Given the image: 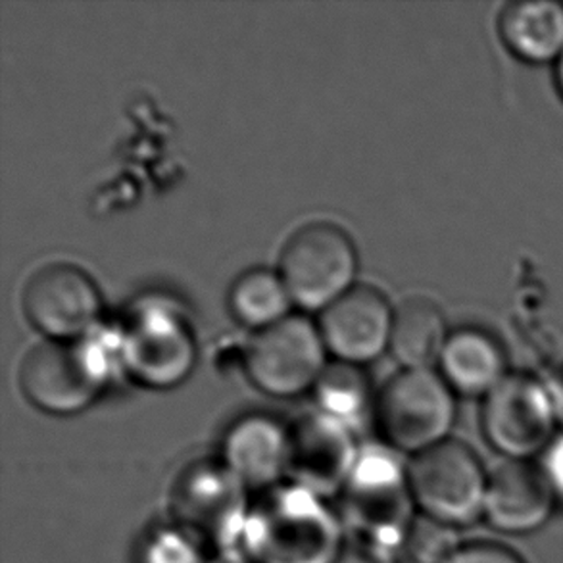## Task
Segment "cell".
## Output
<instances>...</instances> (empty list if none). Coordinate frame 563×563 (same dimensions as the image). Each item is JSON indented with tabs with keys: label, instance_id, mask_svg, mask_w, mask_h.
I'll return each mask as SVG.
<instances>
[{
	"label": "cell",
	"instance_id": "cell-4",
	"mask_svg": "<svg viewBox=\"0 0 563 563\" xmlns=\"http://www.w3.org/2000/svg\"><path fill=\"white\" fill-rule=\"evenodd\" d=\"M123 372L148 388H174L197 364V341L184 306L172 297L146 295L120 325Z\"/></svg>",
	"mask_w": 563,
	"mask_h": 563
},
{
	"label": "cell",
	"instance_id": "cell-7",
	"mask_svg": "<svg viewBox=\"0 0 563 563\" xmlns=\"http://www.w3.org/2000/svg\"><path fill=\"white\" fill-rule=\"evenodd\" d=\"M249 487L221 460H202L185 467L172 493L176 526L200 544L233 549L243 541L252 504Z\"/></svg>",
	"mask_w": 563,
	"mask_h": 563
},
{
	"label": "cell",
	"instance_id": "cell-6",
	"mask_svg": "<svg viewBox=\"0 0 563 563\" xmlns=\"http://www.w3.org/2000/svg\"><path fill=\"white\" fill-rule=\"evenodd\" d=\"M356 246L349 233L331 221L306 223L283 246L279 275L292 305L302 310L323 312L356 287Z\"/></svg>",
	"mask_w": 563,
	"mask_h": 563
},
{
	"label": "cell",
	"instance_id": "cell-13",
	"mask_svg": "<svg viewBox=\"0 0 563 563\" xmlns=\"http://www.w3.org/2000/svg\"><path fill=\"white\" fill-rule=\"evenodd\" d=\"M395 310L379 290L352 287L321 312L320 333L325 349L339 362L364 366L390 349Z\"/></svg>",
	"mask_w": 563,
	"mask_h": 563
},
{
	"label": "cell",
	"instance_id": "cell-15",
	"mask_svg": "<svg viewBox=\"0 0 563 563\" xmlns=\"http://www.w3.org/2000/svg\"><path fill=\"white\" fill-rule=\"evenodd\" d=\"M556 500L539 464L508 460L488 475L485 519L503 533H533L552 518Z\"/></svg>",
	"mask_w": 563,
	"mask_h": 563
},
{
	"label": "cell",
	"instance_id": "cell-19",
	"mask_svg": "<svg viewBox=\"0 0 563 563\" xmlns=\"http://www.w3.org/2000/svg\"><path fill=\"white\" fill-rule=\"evenodd\" d=\"M292 306L279 272L252 267L239 275L229 290V312L244 328L264 331L287 320Z\"/></svg>",
	"mask_w": 563,
	"mask_h": 563
},
{
	"label": "cell",
	"instance_id": "cell-8",
	"mask_svg": "<svg viewBox=\"0 0 563 563\" xmlns=\"http://www.w3.org/2000/svg\"><path fill=\"white\" fill-rule=\"evenodd\" d=\"M416 506L449 526L470 527L485 518L488 475L479 456L464 442H442L408 465Z\"/></svg>",
	"mask_w": 563,
	"mask_h": 563
},
{
	"label": "cell",
	"instance_id": "cell-22",
	"mask_svg": "<svg viewBox=\"0 0 563 563\" xmlns=\"http://www.w3.org/2000/svg\"><path fill=\"white\" fill-rule=\"evenodd\" d=\"M200 556V542L179 527H161L141 544L139 563H206Z\"/></svg>",
	"mask_w": 563,
	"mask_h": 563
},
{
	"label": "cell",
	"instance_id": "cell-18",
	"mask_svg": "<svg viewBox=\"0 0 563 563\" xmlns=\"http://www.w3.org/2000/svg\"><path fill=\"white\" fill-rule=\"evenodd\" d=\"M449 336L439 305L426 297L408 298L395 310L390 352L404 369H433Z\"/></svg>",
	"mask_w": 563,
	"mask_h": 563
},
{
	"label": "cell",
	"instance_id": "cell-11",
	"mask_svg": "<svg viewBox=\"0 0 563 563\" xmlns=\"http://www.w3.org/2000/svg\"><path fill=\"white\" fill-rule=\"evenodd\" d=\"M22 310L46 341H77L99 328L102 297L81 267L53 262L35 269L23 285Z\"/></svg>",
	"mask_w": 563,
	"mask_h": 563
},
{
	"label": "cell",
	"instance_id": "cell-12",
	"mask_svg": "<svg viewBox=\"0 0 563 563\" xmlns=\"http://www.w3.org/2000/svg\"><path fill=\"white\" fill-rule=\"evenodd\" d=\"M358 456L351 426L323 411L306 413L290 426V479L316 495H341Z\"/></svg>",
	"mask_w": 563,
	"mask_h": 563
},
{
	"label": "cell",
	"instance_id": "cell-17",
	"mask_svg": "<svg viewBox=\"0 0 563 563\" xmlns=\"http://www.w3.org/2000/svg\"><path fill=\"white\" fill-rule=\"evenodd\" d=\"M504 46L529 66H556L563 56V2L518 0L498 20Z\"/></svg>",
	"mask_w": 563,
	"mask_h": 563
},
{
	"label": "cell",
	"instance_id": "cell-5",
	"mask_svg": "<svg viewBox=\"0 0 563 563\" xmlns=\"http://www.w3.org/2000/svg\"><path fill=\"white\" fill-rule=\"evenodd\" d=\"M374 413L390 449L418 456L449 441L456 393L434 369H402L375 398Z\"/></svg>",
	"mask_w": 563,
	"mask_h": 563
},
{
	"label": "cell",
	"instance_id": "cell-24",
	"mask_svg": "<svg viewBox=\"0 0 563 563\" xmlns=\"http://www.w3.org/2000/svg\"><path fill=\"white\" fill-rule=\"evenodd\" d=\"M335 563H398L396 562L395 550L385 549L374 542L356 541L344 547L341 556Z\"/></svg>",
	"mask_w": 563,
	"mask_h": 563
},
{
	"label": "cell",
	"instance_id": "cell-27",
	"mask_svg": "<svg viewBox=\"0 0 563 563\" xmlns=\"http://www.w3.org/2000/svg\"><path fill=\"white\" fill-rule=\"evenodd\" d=\"M558 400V408H560V416L563 413V388H562V395L556 396Z\"/></svg>",
	"mask_w": 563,
	"mask_h": 563
},
{
	"label": "cell",
	"instance_id": "cell-21",
	"mask_svg": "<svg viewBox=\"0 0 563 563\" xmlns=\"http://www.w3.org/2000/svg\"><path fill=\"white\" fill-rule=\"evenodd\" d=\"M462 547L460 529L419 514L411 521L404 550L416 563H444Z\"/></svg>",
	"mask_w": 563,
	"mask_h": 563
},
{
	"label": "cell",
	"instance_id": "cell-25",
	"mask_svg": "<svg viewBox=\"0 0 563 563\" xmlns=\"http://www.w3.org/2000/svg\"><path fill=\"white\" fill-rule=\"evenodd\" d=\"M206 563H254L251 558L246 556V552L239 547L233 549L218 550Z\"/></svg>",
	"mask_w": 563,
	"mask_h": 563
},
{
	"label": "cell",
	"instance_id": "cell-26",
	"mask_svg": "<svg viewBox=\"0 0 563 563\" xmlns=\"http://www.w3.org/2000/svg\"><path fill=\"white\" fill-rule=\"evenodd\" d=\"M556 85L558 91H560V95L563 97V56L556 64Z\"/></svg>",
	"mask_w": 563,
	"mask_h": 563
},
{
	"label": "cell",
	"instance_id": "cell-2",
	"mask_svg": "<svg viewBox=\"0 0 563 563\" xmlns=\"http://www.w3.org/2000/svg\"><path fill=\"white\" fill-rule=\"evenodd\" d=\"M115 369H123L120 329L95 328L77 341L35 344L20 362L18 383L38 410L74 416L102 395Z\"/></svg>",
	"mask_w": 563,
	"mask_h": 563
},
{
	"label": "cell",
	"instance_id": "cell-16",
	"mask_svg": "<svg viewBox=\"0 0 563 563\" xmlns=\"http://www.w3.org/2000/svg\"><path fill=\"white\" fill-rule=\"evenodd\" d=\"M439 374L456 395L483 400L511 375L503 344L472 328L450 333L439 360Z\"/></svg>",
	"mask_w": 563,
	"mask_h": 563
},
{
	"label": "cell",
	"instance_id": "cell-20",
	"mask_svg": "<svg viewBox=\"0 0 563 563\" xmlns=\"http://www.w3.org/2000/svg\"><path fill=\"white\" fill-rule=\"evenodd\" d=\"M318 410L352 426L375 408L372 383L362 366L349 362H333L323 369L313 387Z\"/></svg>",
	"mask_w": 563,
	"mask_h": 563
},
{
	"label": "cell",
	"instance_id": "cell-3",
	"mask_svg": "<svg viewBox=\"0 0 563 563\" xmlns=\"http://www.w3.org/2000/svg\"><path fill=\"white\" fill-rule=\"evenodd\" d=\"M343 523L356 539L385 549H404L406 534L416 519V498L410 473L390 446L360 450L351 477L341 490Z\"/></svg>",
	"mask_w": 563,
	"mask_h": 563
},
{
	"label": "cell",
	"instance_id": "cell-14",
	"mask_svg": "<svg viewBox=\"0 0 563 563\" xmlns=\"http://www.w3.org/2000/svg\"><path fill=\"white\" fill-rule=\"evenodd\" d=\"M290 427L267 413H249L229 427L221 442V462L249 488L282 485L289 475Z\"/></svg>",
	"mask_w": 563,
	"mask_h": 563
},
{
	"label": "cell",
	"instance_id": "cell-1",
	"mask_svg": "<svg viewBox=\"0 0 563 563\" xmlns=\"http://www.w3.org/2000/svg\"><path fill=\"white\" fill-rule=\"evenodd\" d=\"M341 521L323 496L282 483L252 503L243 550L254 563H335L346 547Z\"/></svg>",
	"mask_w": 563,
	"mask_h": 563
},
{
	"label": "cell",
	"instance_id": "cell-9",
	"mask_svg": "<svg viewBox=\"0 0 563 563\" xmlns=\"http://www.w3.org/2000/svg\"><path fill=\"white\" fill-rule=\"evenodd\" d=\"M554 393L531 375L511 374L483 402V433L510 462H533L556 439Z\"/></svg>",
	"mask_w": 563,
	"mask_h": 563
},
{
	"label": "cell",
	"instance_id": "cell-10",
	"mask_svg": "<svg viewBox=\"0 0 563 563\" xmlns=\"http://www.w3.org/2000/svg\"><path fill=\"white\" fill-rule=\"evenodd\" d=\"M320 328L292 313L258 331L244 351V372L254 387L277 398H292L316 387L325 364Z\"/></svg>",
	"mask_w": 563,
	"mask_h": 563
},
{
	"label": "cell",
	"instance_id": "cell-23",
	"mask_svg": "<svg viewBox=\"0 0 563 563\" xmlns=\"http://www.w3.org/2000/svg\"><path fill=\"white\" fill-rule=\"evenodd\" d=\"M444 563H526L514 550L498 542H470Z\"/></svg>",
	"mask_w": 563,
	"mask_h": 563
}]
</instances>
